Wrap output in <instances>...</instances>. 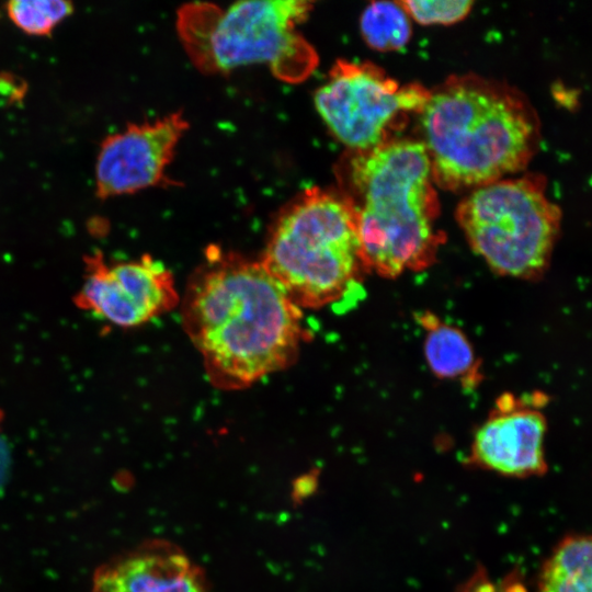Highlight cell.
<instances>
[{"label":"cell","mask_w":592,"mask_h":592,"mask_svg":"<svg viewBox=\"0 0 592 592\" xmlns=\"http://www.w3.org/2000/svg\"><path fill=\"white\" fill-rule=\"evenodd\" d=\"M182 323L210 382L242 389L288 367L303 342V314L260 261L217 249L190 278Z\"/></svg>","instance_id":"1"},{"label":"cell","mask_w":592,"mask_h":592,"mask_svg":"<svg viewBox=\"0 0 592 592\" xmlns=\"http://www.w3.org/2000/svg\"><path fill=\"white\" fill-rule=\"evenodd\" d=\"M420 122L434 184L476 189L523 170L540 139L538 115L516 88L475 73L429 90Z\"/></svg>","instance_id":"2"},{"label":"cell","mask_w":592,"mask_h":592,"mask_svg":"<svg viewBox=\"0 0 592 592\" xmlns=\"http://www.w3.org/2000/svg\"><path fill=\"white\" fill-rule=\"evenodd\" d=\"M339 192L356 218L366 272L397 278L434 264L445 235L440 203L421 141L392 138L349 151L338 170Z\"/></svg>","instance_id":"3"},{"label":"cell","mask_w":592,"mask_h":592,"mask_svg":"<svg viewBox=\"0 0 592 592\" xmlns=\"http://www.w3.org/2000/svg\"><path fill=\"white\" fill-rule=\"evenodd\" d=\"M260 262L299 308L338 304L366 272L350 203L307 190L278 217Z\"/></svg>","instance_id":"4"},{"label":"cell","mask_w":592,"mask_h":592,"mask_svg":"<svg viewBox=\"0 0 592 592\" xmlns=\"http://www.w3.org/2000/svg\"><path fill=\"white\" fill-rule=\"evenodd\" d=\"M311 9L305 0H250L225 8L195 2L180 9L178 30L200 70L224 73L263 64L277 78L297 82L318 60L297 29Z\"/></svg>","instance_id":"5"},{"label":"cell","mask_w":592,"mask_h":592,"mask_svg":"<svg viewBox=\"0 0 592 592\" xmlns=\"http://www.w3.org/2000/svg\"><path fill=\"white\" fill-rule=\"evenodd\" d=\"M456 219L492 272L534 281L549 266L561 210L546 195L545 178L525 174L474 189L458 204Z\"/></svg>","instance_id":"6"},{"label":"cell","mask_w":592,"mask_h":592,"mask_svg":"<svg viewBox=\"0 0 592 592\" xmlns=\"http://www.w3.org/2000/svg\"><path fill=\"white\" fill-rule=\"evenodd\" d=\"M429 90L400 84L368 61L339 59L316 91L315 106L330 132L351 151L382 145L409 113H420Z\"/></svg>","instance_id":"7"},{"label":"cell","mask_w":592,"mask_h":592,"mask_svg":"<svg viewBox=\"0 0 592 592\" xmlns=\"http://www.w3.org/2000/svg\"><path fill=\"white\" fill-rule=\"evenodd\" d=\"M180 301L172 272L149 254L110 261L98 251L84 257L83 282L76 305L118 328H135Z\"/></svg>","instance_id":"8"},{"label":"cell","mask_w":592,"mask_h":592,"mask_svg":"<svg viewBox=\"0 0 592 592\" xmlns=\"http://www.w3.org/2000/svg\"><path fill=\"white\" fill-rule=\"evenodd\" d=\"M189 124L180 113L155 122L127 124L101 141L95 161V194L105 200L156 186Z\"/></svg>","instance_id":"9"},{"label":"cell","mask_w":592,"mask_h":592,"mask_svg":"<svg viewBox=\"0 0 592 592\" xmlns=\"http://www.w3.org/2000/svg\"><path fill=\"white\" fill-rule=\"evenodd\" d=\"M534 398L503 394L496 400L474 434L470 465L513 478L546 474L547 419Z\"/></svg>","instance_id":"10"},{"label":"cell","mask_w":592,"mask_h":592,"mask_svg":"<svg viewBox=\"0 0 592 592\" xmlns=\"http://www.w3.org/2000/svg\"><path fill=\"white\" fill-rule=\"evenodd\" d=\"M93 592H209L203 572L179 549L153 544L102 566Z\"/></svg>","instance_id":"11"},{"label":"cell","mask_w":592,"mask_h":592,"mask_svg":"<svg viewBox=\"0 0 592 592\" xmlns=\"http://www.w3.org/2000/svg\"><path fill=\"white\" fill-rule=\"evenodd\" d=\"M417 321L424 331L423 352L433 375L467 389L477 387L482 379L480 361L465 332L431 311L417 314Z\"/></svg>","instance_id":"12"},{"label":"cell","mask_w":592,"mask_h":592,"mask_svg":"<svg viewBox=\"0 0 592 592\" xmlns=\"http://www.w3.org/2000/svg\"><path fill=\"white\" fill-rule=\"evenodd\" d=\"M538 592H592L590 535L563 537L543 563Z\"/></svg>","instance_id":"13"},{"label":"cell","mask_w":592,"mask_h":592,"mask_svg":"<svg viewBox=\"0 0 592 592\" xmlns=\"http://www.w3.org/2000/svg\"><path fill=\"white\" fill-rule=\"evenodd\" d=\"M365 43L379 52L402 48L410 39V18L398 1H375L366 7L360 19Z\"/></svg>","instance_id":"14"},{"label":"cell","mask_w":592,"mask_h":592,"mask_svg":"<svg viewBox=\"0 0 592 592\" xmlns=\"http://www.w3.org/2000/svg\"><path fill=\"white\" fill-rule=\"evenodd\" d=\"M73 12V4L64 0H12L7 3L10 20L24 33L44 36Z\"/></svg>","instance_id":"15"},{"label":"cell","mask_w":592,"mask_h":592,"mask_svg":"<svg viewBox=\"0 0 592 592\" xmlns=\"http://www.w3.org/2000/svg\"><path fill=\"white\" fill-rule=\"evenodd\" d=\"M409 18L423 25L453 24L463 20L471 10L473 1L405 0L398 1Z\"/></svg>","instance_id":"16"}]
</instances>
